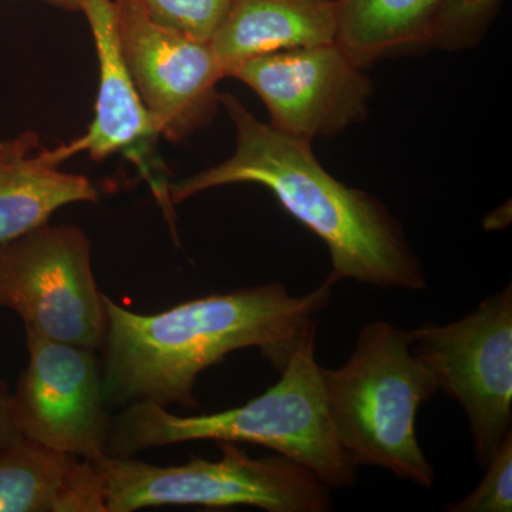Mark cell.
<instances>
[{"label":"cell","mask_w":512,"mask_h":512,"mask_svg":"<svg viewBox=\"0 0 512 512\" xmlns=\"http://www.w3.org/2000/svg\"><path fill=\"white\" fill-rule=\"evenodd\" d=\"M0 512H107L94 461L22 437L0 454Z\"/></svg>","instance_id":"4fadbf2b"},{"label":"cell","mask_w":512,"mask_h":512,"mask_svg":"<svg viewBox=\"0 0 512 512\" xmlns=\"http://www.w3.org/2000/svg\"><path fill=\"white\" fill-rule=\"evenodd\" d=\"M322 382L336 434L356 467L384 468L433 487L436 470L421 450L416 421L439 386L413 352L409 330L366 323L345 365L322 367Z\"/></svg>","instance_id":"277c9868"},{"label":"cell","mask_w":512,"mask_h":512,"mask_svg":"<svg viewBox=\"0 0 512 512\" xmlns=\"http://www.w3.org/2000/svg\"><path fill=\"white\" fill-rule=\"evenodd\" d=\"M504 0H440L430 32V49L464 52L476 49Z\"/></svg>","instance_id":"2e32d148"},{"label":"cell","mask_w":512,"mask_h":512,"mask_svg":"<svg viewBox=\"0 0 512 512\" xmlns=\"http://www.w3.org/2000/svg\"><path fill=\"white\" fill-rule=\"evenodd\" d=\"M79 12L86 16L96 45L99 94L89 130L72 143L64 144V148L69 157L86 151L96 163L123 154L146 175L158 201L171 210L170 183L150 163L160 134L128 73L113 0H79Z\"/></svg>","instance_id":"8fae6325"},{"label":"cell","mask_w":512,"mask_h":512,"mask_svg":"<svg viewBox=\"0 0 512 512\" xmlns=\"http://www.w3.org/2000/svg\"><path fill=\"white\" fill-rule=\"evenodd\" d=\"M336 282L305 295L281 282L192 299L167 311H128L104 295L101 379L109 407L154 403L195 410L198 376L235 350L256 348L281 372L303 333L329 305Z\"/></svg>","instance_id":"6da1fadb"},{"label":"cell","mask_w":512,"mask_h":512,"mask_svg":"<svg viewBox=\"0 0 512 512\" xmlns=\"http://www.w3.org/2000/svg\"><path fill=\"white\" fill-rule=\"evenodd\" d=\"M336 0H235L210 40L225 77L254 57L332 45Z\"/></svg>","instance_id":"5bb4252c"},{"label":"cell","mask_w":512,"mask_h":512,"mask_svg":"<svg viewBox=\"0 0 512 512\" xmlns=\"http://www.w3.org/2000/svg\"><path fill=\"white\" fill-rule=\"evenodd\" d=\"M487 473L473 493L458 503L448 504V512L512 511V431L488 461Z\"/></svg>","instance_id":"ac0fdd59"},{"label":"cell","mask_w":512,"mask_h":512,"mask_svg":"<svg viewBox=\"0 0 512 512\" xmlns=\"http://www.w3.org/2000/svg\"><path fill=\"white\" fill-rule=\"evenodd\" d=\"M13 409V396L8 384L0 380V454L22 439Z\"/></svg>","instance_id":"d6986e66"},{"label":"cell","mask_w":512,"mask_h":512,"mask_svg":"<svg viewBox=\"0 0 512 512\" xmlns=\"http://www.w3.org/2000/svg\"><path fill=\"white\" fill-rule=\"evenodd\" d=\"M220 106L237 133L234 153L220 164L170 183L171 204L225 185H262L289 215L325 242L333 281L426 291L420 258L382 200L333 177L316 158L311 141L256 119L234 94L220 93Z\"/></svg>","instance_id":"7a4b0ae2"},{"label":"cell","mask_w":512,"mask_h":512,"mask_svg":"<svg viewBox=\"0 0 512 512\" xmlns=\"http://www.w3.org/2000/svg\"><path fill=\"white\" fill-rule=\"evenodd\" d=\"M228 77L258 94L272 127L311 143L367 120L375 93L365 67L336 42L254 57Z\"/></svg>","instance_id":"9c48e42d"},{"label":"cell","mask_w":512,"mask_h":512,"mask_svg":"<svg viewBox=\"0 0 512 512\" xmlns=\"http://www.w3.org/2000/svg\"><path fill=\"white\" fill-rule=\"evenodd\" d=\"M25 333L29 363L12 393L20 433L63 453L100 460L113 417L96 350Z\"/></svg>","instance_id":"30bf717a"},{"label":"cell","mask_w":512,"mask_h":512,"mask_svg":"<svg viewBox=\"0 0 512 512\" xmlns=\"http://www.w3.org/2000/svg\"><path fill=\"white\" fill-rule=\"evenodd\" d=\"M0 308L18 313L25 330L37 335L100 349L103 293L83 229L47 221L0 242Z\"/></svg>","instance_id":"8992f818"},{"label":"cell","mask_w":512,"mask_h":512,"mask_svg":"<svg viewBox=\"0 0 512 512\" xmlns=\"http://www.w3.org/2000/svg\"><path fill=\"white\" fill-rule=\"evenodd\" d=\"M164 28L210 42L235 0H138Z\"/></svg>","instance_id":"e0dca14e"},{"label":"cell","mask_w":512,"mask_h":512,"mask_svg":"<svg viewBox=\"0 0 512 512\" xmlns=\"http://www.w3.org/2000/svg\"><path fill=\"white\" fill-rule=\"evenodd\" d=\"M47 5L55 6V8L64 10V12H79V0H42Z\"/></svg>","instance_id":"ffe728a7"},{"label":"cell","mask_w":512,"mask_h":512,"mask_svg":"<svg viewBox=\"0 0 512 512\" xmlns=\"http://www.w3.org/2000/svg\"><path fill=\"white\" fill-rule=\"evenodd\" d=\"M318 320L303 333L281 379L227 412L177 416L154 403H134L113 417L106 456L133 457L150 448L215 440L259 444L302 464L330 488L356 483V466L340 444L316 360Z\"/></svg>","instance_id":"3957f363"},{"label":"cell","mask_w":512,"mask_h":512,"mask_svg":"<svg viewBox=\"0 0 512 512\" xmlns=\"http://www.w3.org/2000/svg\"><path fill=\"white\" fill-rule=\"evenodd\" d=\"M412 350L439 390L467 414L478 464L485 467L511 433L512 288L485 299L464 318L409 330Z\"/></svg>","instance_id":"52a82bcc"},{"label":"cell","mask_w":512,"mask_h":512,"mask_svg":"<svg viewBox=\"0 0 512 512\" xmlns=\"http://www.w3.org/2000/svg\"><path fill=\"white\" fill-rule=\"evenodd\" d=\"M218 460L192 458L161 467L133 457L94 461L103 478L107 512H133L161 505L235 507L268 512H326L333 508L330 487L291 458H254L234 441H218Z\"/></svg>","instance_id":"5b68a950"},{"label":"cell","mask_w":512,"mask_h":512,"mask_svg":"<svg viewBox=\"0 0 512 512\" xmlns=\"http://www.w3.org/2000/svg\"><path fill=\"white\" fill-rule=\"evenodd\" d=\"M440 0H336V43L359 66L430 49Z\"/></svg>","instance_id":"9a60e30c"},{"label":"cell","mask_w":512,"mask_h":512,"mask_svg":"<svg viewBox=\"0 0 512 512\" xmlns=\"http://www.w3.org/2000/svg\"><path fill=\"white\" fill-rule=\"evenodd\" d=\"M128 73L158 134L181 143L210 126L225 79L210 42L157 25L138 0H113Z\"/></svg>","instance_id":"ba28073f"},{"label":"cell","mask_w":512,"mask_h":512,"mask_svg":"<svg viewBox=\"0 0 512 512\" xmlns=\"http://www.w3.org/2000/svg\"><path fill=\"white\" fill-rule=\"evenodd\" d=\"M63 147L43 146L35 131L0 138V242L45 224L66 205L99 200L89 178L62 170L70 158Z\"/></svg>","instance_id":"7c38bea8"}]
</instances>
